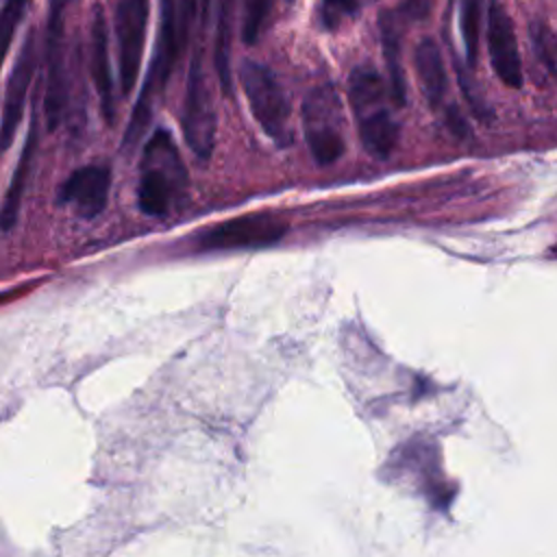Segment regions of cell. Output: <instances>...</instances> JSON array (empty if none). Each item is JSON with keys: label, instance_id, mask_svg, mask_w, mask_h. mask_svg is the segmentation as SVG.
Instances as JSON below:
<instances>
[{"label": "cell", "instance_id": "1", "mask_svg": "<svg viewBox=\"0 0 557 557\" xmlns=\"http://www.w3.org/2000/svg\"><path fill=\"white\" fill-rule=\"evenodd\" d=\"M348 102L355 113L359 141L374 159H387L400 126L387 107V87L372 65H357L348 76Z\"/></svg>", "mask_w": 557, "mask_h": 557}, {"label": "cell", "instance_id": "2", "mask_svg": "<svg viewBox=\"0 0 557 557\" xmlns=\"http://www.w3.org/2000/svg\"><path fill=\"white\" fill-rule=\"evenodd\" d=\"M187 185V170L170 131L152 133L141 154L137 205L146 215L161 218L170 211L174 196Z\"/></svg>", "mask_w": 557, "mask_h": 557}, {"label": "cell", "instance_id": "3", "mask_svg": "<svg viewBox=\"0 0 557 557\" xmlns=\"http://www.w3.org/2000/svg\"><path fill=\"white\" fill-rule=\"evenodd\" d=\"M161 2V28H159V37H157V46L152 52V63L150 70L146 74L144 87L139 91V100L133 109L126 135L122 146L131 148L141 133L146 131L150 115H152V104L154 98L163 91L172 70L176 67L181 54L187 48V39L181 35L178 28V11H176V0H159Z\"/></svg>", "mask_w": 557, "mask_h": 557}, {"label": "cell", "instance_id": "4", "mask_svg": "<svg viewBox=\"0 0 557 557\" xmlns=\"http://www.w3.org/2000/svg\"><path fill=\"white\" fill-rule=\"evenodd\" d=\"M302 135L318 165H331L346 152L344 102L331 83L313 87L300 107Z\"/></svg>", "mask_w": 557, "mask_h": 557}, {"label": "cell", "instance_id": "5", "mask_svg": "<svg viewBox=\"0 0 557 557\" xmlns=\"http://www.w3.org/2000/svg\"><path fill=\"white\" fill-rule=\"evenodd\" d=\"M239 83L261 131L278 148H287L294 141L292 107L278 76L268 65L248 59L239 65Z\"/></svg>", "mask_w": 557, "mask_h": 557}, {"label": "cell", "instance_id": "6", "mask_svg": "<svg viewBox=\"0 0 557 557\" xmlns=\"http://www.w3.org/2000/svg\"><path fill=\"white\" fill-rule=\"evenodd\" d=\"M74 0H50L44 35V115L48 131H54L67 107V65H65V20Z\"/></svg>", "mask_w": 557, "mask_h": 557}, {"label": "cell", "instance_id": "7", "mask_svg": "<svg viewBox=\"0 0 557 557\" xmlns=\"http://www.w3.org/2000/svg\"><path fill=\"white\" fill-rule=\"evenodd\" d=\"M181 122H183V135L187 146L200 161H207L215 146L218 117H215L213 96H211L209 78H207L200 54H194L189 63Z\"/></svg>", "mask_w": 557, "mask_h": 557}, {"label": "cell", "instance_id": "8", "mask_svg": "<svg viewBox=\"0 0 557 557\" xmlns=\"http://www.w3.org/2000/svg\"><path fill=\"white\" fill-rule=\"evenodd\" d=\"M289 224L274 213H246L220 222L196 235L200 250H248L265 248L281 242Z\"/></svg>", "mask_w": 557, "mask_h": 557}, {"label": "cell", "instance_id": "9", "mask_svg": "<svg viewBox=\"0 0 557 557\" xmlns=\"http://www.w3.org/2000/svg\"><path fill=\"white\" fill-rule=\"evenodd\" d=\"M150 0H117L115 7V41L117 74L122 96H131L139 76L144 41L148 30Z\"/></svg>", "mask_w": 557, "mask_h": 557}, {"label": "cell", "instance_id": "10", "mask_svg": "<svg viewBox=\"0 0 557 557\" xmlns=\"http://www.w3.org/2000/svg\"><path fill=\"white\" fill-rule=\"evenodd\" d=\"M487 50L492 67L500 83L511 89H520L524 78L518 39L513 22L500 0H490L487 4Z\"/></svg>", "mask_w": 557, "mask_h": 557}, {"label": "cell", "instance_id": "11", "mask_svg": "<svg viewBox=\"0 0 557 557\" xmlns=\"http://www.w3.org/2000/svg\"><path fill=\"white\" fill-rule=\"evenodd\" d=\"M35 52H37L35 50V30H30L22 41V48L11 67L9 83L4 89V104H2V120H0V152H4L11 146L15 131L22 122L26 94H28V87L33 83L35 67H37Z\"/></svg>", "mask_w": 557, "mask_h": 557}, {"label": "cell", "instance_id": "12", "mask_svg": "<svg viewBox=\"0 0 557 557\" xmlns=\"http://www.w3.org/2000/svg\"><path fill=\"white\" fill-rule=\"evenodd\" d=\"M109 189L111 170L107 165H83L63 181L57 202L72 207L83 220H94L104 211Z\"/></svg>", "mask_w": 557, "mask_h": 557}, {"label": "cell", "instance_id": "13", "mask_svg": "<svg viewBox=\"0 0 557 557\" xmlns=\"http://www.w3.org/2000/svg\"><path fill=\"white\" fill-rule=\"evenodd\" d=\"M89 65L91 78L100 102V113L107 124L115 122V94H113V74H111V54H109V28L107 15L100 4H94L91 28H89Z\"/></svg>", "mask_w": 557, "mask_h": 557}, {"label": "cell", "instance_id": "14", "mask_svg": "<svg viewBox=\"0 0 557 557\" xmlns=\"http://www.w3.org/2000/svg\"><path fill=\"white\" fill-rule=\"evenodd\" d=\"M37 141H39V113H37V104H33L28 133H26V139L22 144V152L17 157V163L13 168V174L9 178V187H7L2 205H0V228L4 233L11 231L17 222L22 196L26 191V185H28V178H30V172H33V163H35Z\"/></svg>", "mask_w": 557, "mask_h": 557}, {"label": "cell", "instance_id": "15", "mask_svg": "<svg viewBox=\"0 0 557 557\" xmlns=\"http://www.w3.org/2000/svg\"><path fill=\"white\" fill-rule=\"evenodd\" d=\"M398 13L385 9L379 13V30H381V50L387 67V85L389 100L394 107H405L407 102V81L403 70V50H400V28Z\"/></svg>", "mask_w": 557, "mask_h": 557}, {"label": "cell", "instance_id": "16", "mask_svg": "<svg viewBox=\"0 0 557 557\" xmlns=\"http://www.w3.org/2000/svg\"><path fill=\"white\" fill-rule=\"evenodd\" d=\"M413 67H416V74H418V81H420L426 102L433 109L440 107L448 91V76H446L440 46L433 39L426 37L416 46Z\"/></svg>", "mask_w": 557, "mask_h": 557}, {"label": "cell", "instance_id": "17", "mask_svg": "<svg viewBox=\"0 0 557 557\" xmlns=\"http://www.w3.org/2000/svg\"><path fill=\"white\" fill-rule=\"evenodd\" d=\"M233 4L235 0H220L218 22H215V44H213V67L220 87L226 96L233 94L231 76V39H233Z\"/></svg>", "mask_w": 557, "mask_h": 557}, {"label": "cell", "instance_id": "18", "mask_svg": "<svg viewBox=\"0 0 557 557\" xmlns=\"http://www.w3.org/2000/svg\"><path fill=\"white\" fill-rule=\"evenodd\" d=\"M481 11H483V0H461L459 24H461V37H463V46H466V65L470 70H474L476 61H479Z\"/></svg>", "mask_w": 557, "mask_h": 557}, {"label": "cell", "instance_id": "19", "mask_svg": "<svg viewBox=\"0 0 557 557\" xmlns=\"http://www.w3.org/2000/svg\"><path fill=\"white\" fill-rule=\"evenodd\" d=\"M244 15H242V39L244 44L252 46L261 33L265 30L270 15H272V0H242Z\"/></svg>", "mask_w": 557, "mask_h": 557}, {"label": "cell", "instance_id": "20", "mask_svg": "<svg viewBox=\"0 0 557 557\" xmlns=\"http://www.w3.org/2000/svg\"><path fill=\"white\" fill-rule=\"evenodd\" d=\"M28 2L30 0H4L0 7V70H2L9 48L13 44L17 26L22 24V20L26 15Z\"/></svg>", "mask_w": 557, "mask_h": 557}, {"label": "cell", "instance_id": "21", "mask_svg": "<svg viewBox=\"0 0 557 557\" xmlns=\"http://www.w3.org/2000/svg\"><path fill=\"white\" fill-rule=\"evenodd\" d=\"M450 54H453V63H455V72H457L459 87H461V91H463V96H466V100H468L472 113H474L476 117H481L483 122H487V120L492 117V109H490L487 102L483 100V96H481L476 83L472 81L470 67H468V65H461V61L457 59V52H455L453 48H450Z\"/></svg>", "mask_w": 557, "mask_h": 557}, {"label": "cell", "instance_id": "22", "mask_svg": "<svg viewBox=\"0 0 557 557\" xmlns=\"http://www.w3.org/2000/svg\"><path fill=\"white\" fill-rule=\"evenodd\" d=\"M359 11V0H320V20L322 24L333 30L346 17H352Z\"/></svg>", "mask_w": 557, "mask_h": 557}, {"label": "cell", "instance_id": "23", "mask_svg": "<svg viewBox=\"0 0 557 557\" xmlns=\"http://www.w3.org/2000/svg\"><path fill=\"white\" fill-rule=\"evenodd\" d=\"M531 41H533V52L537 59L546 65V70L553 74L555 72V37L546 24H533L531 26Z\"/></svg>", "mask_w": 557, "mask_h": 557}, {"label": "cell", "instance_id": "24", "mask_svg": "<svg viewBox=\"0 0 557 557\" xmlns=\"http://www.w3.org/2000/svg\"><path fill=\"white\" fill-rule=\"evenodd\" d=\"M433 0H405L398 9H400V17L407 20H424L431 11Z\"/></svg>", "mask_w": 557, "mask_h": 557}, {"label": "cell", "instance_id": "25", "mask_svg": "<svg viewBox=\"0 0 557 557\" xmlns=\"http://www.w3.org/2000/svg\"><path fill=\"white\" fill-rule=\"evenodd\" d=\"M446 122H448V126H450V131L455 133V135H459V137H466L468 135V122H466V117L459 113V109L453 104V107H448L446 109Z\"/></svg>", "mask_w": 557, "mask_h": 557}, {"label": "cell", "instance_id": "26", "mask_svg": "<svg viewBox=\"0 0 557 557\" xmlns=\"http://www.w3.org/2000/svg\"><path fill=\"white\" fill-rule=\"evenodd\" d=\"M287 2H292V0H287Z\"/></svg>", "mask_w": 557, "mask_h": 557}]
</instances>
